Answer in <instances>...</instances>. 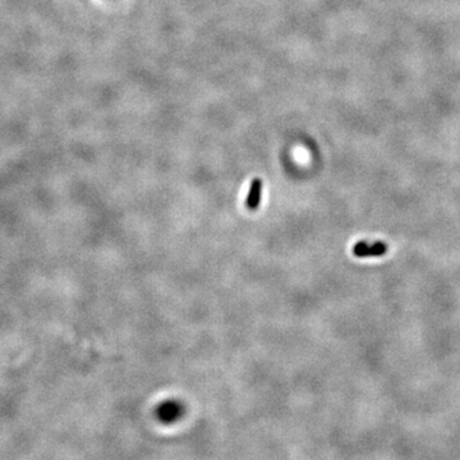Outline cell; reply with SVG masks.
Instances as JSON below:
<instances>
[{"instance_id": "obj_2", "label": "cell", "mask_w": 460, "mask_h": 460, "mask_svg": "<svg viewBox=\"0 0 460 460\" xmlns=\"http://www.w3.org/2000/svg\"><path fill=\"white\" fill-rule=\"evenodd\" d=\"M261 197H262V180L256 178L251 183L250 191L246 198V206L248 210H257L261 202Z\"/></svg>"}, {"instance_id": "obj_1", "label": "cell", "mask_w": 460, "mask_h": 460, "mask_svg": "<svg viewBox=\"0 0 460 460\" xmlns=\"http://www.w3.org/2000/svg\"><path fill=\"white\" fill-rule=\"evenodd\" d=\"M387 252V246L383 242H358L353 247V253L354 256L359 258H366V257H380Z\"/></svg>"}]
</instances>
